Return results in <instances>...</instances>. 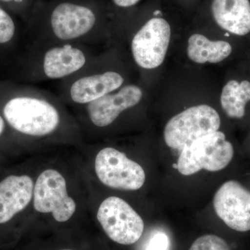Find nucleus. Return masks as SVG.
Segmentation results:
<instances>
[{
    "label": "nucleus",
    "mask_w": 250,
    "mask_h": 250,
    "mask_svg": "<svg viewBox=\"0 0 250 250\" xmlns=\"http://www.w3.org/2000/svg\"><path fill=\"white\" fill-rule=\"evenodd\" d=\"M50 95L37 89L10 99L3 108L5 120L27 136L44 137L53 134L61 124V113Z\"/></svg>",
    "instance_id": "obj_1"
},
{
    "label": "nucleus",
    "mask_w": 250,
    "mask_h": 250,
    "mask_svg": "<svg viewBox=\"0 0 250 250\" xmlns=\"http://www.w3.org/2000/svg\"><path fill=\"white\" fill-rule=\"evenodd\" d=\"M35 79L41 81H63L70 78L96 59L90 46L71 42L36 43Z\"/></svg>",
    "instance_id": "obj_2"
},
{
    "label": "nucleus",
    "mask_w": 250,
    "mask_h": 250,
    "mask_svg": "<svg viewBox=\"0 0 250 250\" xmlns=\"http://www.w3.org/2000/svg\"><path fill=\"white\" fill-rule=\"evenodd\" d=\"M96 24V15L88 6L69 1L62 2L51 12L48 30L37 41L95 44Z\"/></svg>",
    "instance_id": "obj_3"
},
{
    "label": "nucleus",
    "mask_w": 250,
    "mask_h": 250,
    "mask_svg": "<svg viewBox=\"0 0 250 250\" xmlns=\"http://www.w3.org/2000/svg\"><path fill=\"white\" fill-rule=\"evenodd\" d=\"M234 150L222 131L207 135L181 151L177 170L188 176L206 170L218 172L225 168L232 160Z\"/></svg>",
    "instance_id": "obj_4"
},
{
    "label": "nucleus",
    "mask_w": 250,
    "mask_h": 250,
    "mask_svg": "<svg viewBox=\"0 0 250 250\" xmlns=\"http://www.w3.org/2000/svg\"><path fill=\"white\" fill-rule=\"evenodd\" d=\"M220 123L218 112L211 106H192L167 122L164 140L168 147L182 151L197 139L218 131Z\"/></svg>",
    "instance_id": "obj_5"
},
{
    "label": "nucleus",
    "mask_w": 250,
    "mask_h": 250,
    "mask_svg": "<svg viewBox=\"0 0 250 250\" xmlns=\"http://www.w3.org/2000/svg\"><path fill=\"white\" fill-rule=\"evenodd\" d=\"M62 83L60 95L76 104L87 105L120 89L125 79L118 72L99 70L95 59L84 70Z\"/></svg>",
    "instance_id": "obj_6"
},
{
    "label": "nucleus",
    "mask_w": 250,
    "mask_h": 250,
    "mask_svg": "<svg viewBox=\"0 0 250 250\" xmlns=\"http://www.w3.org/2000/svg\"><path fill=\"white\" fill-rule=\"evenodd\" d=\"M97 218L106 235L119 244H134L144 231L141 217L129 204L118 197H109L104 200Z\"/></svg>",
    "instance_id": "obj_7"
},
{
    "label": "nucleus",
    "mask_w": 250,
    "mask_h": 250,
    "mask_svg": "<svg viewBox=\"0 0 250 250\" xmlns=\"http://www.w3.org/2000/svg\"><path fill=\"white\" fill-rule=\"evenodd\" d=\"M171 27L164 18L148 21L134 36L131 42V52L136 65L152 70L164 62L170 44Z\"/></svg>",
    "instance_id": "obj_8"
},
{
    "label": "nucleus",
    "mask_w": 250,
    "mask_h": 250,
    "mask_svg": "<svg viewBox=\"0 0 250 250\" xmlns=\"http://www.w3.org/2000/svg\"><path fill=\"white\" fill-rule=\"evenodd\" d=\"M95 168L99 179L113 188L139 190L146 182L143 167L114 148L106 147L99 152Z\"/></svg>",
    "instance_id": "obj_9"
},
{
    "label": "nucleus",
    "mask_w": 250,
    "mask_h": 250,
    "mask_svg": "<svg viewBox=\"0 0 250 250\" xmlns=\"http://www.w3.org/2000/svg\"><path fill=\"white\" fill-rule=\"evenodd\" d=\"M34 205L40 213H52L59 223L67 221L76 210V204L67 195L65 179L54 170L44 171L36 180Z\"/></svg>",
    "instance_id": "obj_10"
},
{
    "label": "nucleus",
    "mask_w": 250,
    "mask_h": 250,
    "mask_svg": "<svg viewBox=\"0 0 250 250\" xmlns=\"http://www.w3.org/2000/svg\"><path fill=\"white\" fill-rule=\"evenodd\" d=\"M215 213L229 228L245 232L250 230V191L236 181L225 182L213 198Z\"/></svg>",
    "instance_id": "obj_11"
},
{
    "label": "nucleus",
    "mask_w": 250,
    "mask_h": 250,
    "mask_svg": "<svg viewBox=\"0 0 250 250\" xmlns=\"http://www.w3.org/2000/svg\"><path fill=\"white\" fill-rule=\"evenodd\" d=\"M143 96V90L139 85H123L116 91L87 104L88 118L95 126L106 127L123 112L139 104Z\"/></svg>",
    "instance_id": "obj_12"
},
{
    "label": "nucleus",
    "mask_w": 250,
    "mask_h": 250,
    "mask_svg": "<svg viewBox=\"0 0 250 250\" xmlns=\"http://www.w3.org/2000/svg\"><path fill=\"white\" fill-rule=\"evenodd\" d=\"M34 188L27 175H11L0 182V224L7 223L27 207Z\"/></svg>",
    "instance_id": "obj_13"
},
{
    "label": "nucleus",
    "mask_w": 250,
    "mask_h": 250,
    "mask_svg": "<svg viewBox=\"0 0 250 250\" xmlns=\"http://www.w3.org/2000/svg\"><path fill=\"white\" fill-rule=\"evenodd\" d=\"M211 12L222 29L238 36L250 32L249 0H213Z\"/></svg>",
    "instance_id": "obj_14"
},
{
    "label": "nucleus",
    "mask_w": 250,
    "mask_h": 250,
    "mask_svg": "<svg viewBox=\"0 0 250 250\" xmlns=\"http://www.w3.org/2000/svg\"><path fill=\"white\" fill-rule=\"evenodd\" d=\"M231 52L232 47L228 42L210 41L202 34H193L188 41V57L196 63H218L228 58Z\"/></svg>",
    "instance_id": "obj_15"
},
{
    "label": "nucleus",
    "mask_w": 250,
    "mask_h": 250,
    "mask_svg": "<svg viewBox=\"0 0 250 250\" xmlns=\"http://www.w3.org/2000/svg\"><path fill=\"white\" fill-rule=\"evenodd\" d=\"M250 101V82L231 80L224 86L220 103L224 111L231 118L241 119L246 114V104Z\"/></svg>",
    "instance_id": "obj_16"
},
{
    "label": "nucleus",
    "mask_w": 250,
    "mask_h": 250,
    "mask_svg": "<svg viewBox=\"0 0 250 250\" xmlns=\"http://www.w3.org/2000/svg\"><path fill=\"white\" fill-rule=\"evenodd\" d=\"M189 250H230V248L223 238L208 234L195 240Z\"/></svg>",
    "instance_id": "obj_17"
},
{
    "label": "nucleus",
    "mask_w": 250,
    "mask_h": 250,
    "mask_svg": "<svg viewBox=\"0 0 250 250\" xmlns=\"http://www.w3.org/2000/svg\"><path fill=\"white\" fill-rule=\"evenodd\" d=\"M16 33V26L12 18L0 8V44H6L12 40Z\"/></svg>",
    "instance_id": "obj_18"
},
{
    "label": "nucleus",
    "mask_w": 250,
    "mask_h": 250,
    "mask_svg": "<svg viewBox=\"0 0 250 250\" xmlns=\"http://www.w3.org/2000/svg\"><path fill=\"white\" fill-rule=\"evenodd\" d=\"M168 237L164 233H158L152 237L146 250H167Z\"/></svg>",
    "instance_id": "obj_19"
},
{
    "label": "nucleus",
    "mask_w": 250,
    "mask_h": 250,
    "mask_svg": "<svg viewBox=\"0 0 250 250\" xmlns=\"http://www.w3.org/2000/svg\"><path fill=\"white\" fill-rule=\"evenodd\" d=\"M116 6L121 8H128L139 3L140 0H113Z\"/></svg>",
    "instance_id": "obj_20"
},
{
    "label": "nucleus",
    "mask_w": 250,
    "mask_h": 250,
    "mask_svg": "<svg viewBox=\"0 0 250 250\" xmlns=\"http://www.w3.org/2000/svg\"><path fill=\"white\" fill-rule=\"evenodd\" d=\"M5 129V123L2 117L0 116V136L2 134Z\"/></svg>",
    "instance_id": "obj_21"
},
{
    "label": "nucleus",
    "mask_w": 250,
    "mask_h": 250,
    "mask_svg": "<svg viewBox=\"0 0 250 250\" xmlns=\"http://www.w3.org/2000/svg\"><path fill=\"white\" fill-rule=\"evenodd\" d=\"M15 1H16V2H21V1H22V0H14Z\"/></svg>",
    "instance_id": "obj_22"
},
{
    "label": "nucleus",
    "mask_w": 250,
    "mask_h": 250,
    "mask_svg": "<svg viewBox=\"0 0 250 250\" xmlns=\"http://www.w3.org/2000/svg\"><path fill=\"white\" fill-rule=\"evenodd\" d=\"M173 167L174 168L177 169V164H174Z\"/></svg>",
    "instance_id": "obj_23"
},
{
    "label": "nucleus",
    "mask_w": 250,
    "mask_h": 250,
    "mask_svg": "<svg viewBox=\"0 0 250 250\" xmlns=\"http://www.w3.org/2000/svg\"><path fill=\"white\" fill-rule=\"evenodd\" d=\"M3 1H12V0H3Z\"/></svg>",
    "instance_id": "obj_24"
},
{
    "label": "nucleus",
    "mask_w": 250,
    "mask_h": 250,
    "mask_svg": "<svg viewBox=\"0 0 250 250\" xmlns=\"http://www.w3.org/2000/svg\"></svg>",
    "instance_id": "obj_25"
}]
</instances>
